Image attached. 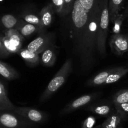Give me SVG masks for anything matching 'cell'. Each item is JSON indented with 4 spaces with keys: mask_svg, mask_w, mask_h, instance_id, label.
I'll return each mask as SVG.
<instances>
[{
    "mask_svg": "<svg viewBox=\"0 0 128 128\" xmlns=\"http://www.w3.org/2000/svg\"><path fill=\"white\" fill-rule=\"evenodd\" d=\"M123 118L116 111L107 118L106 120L102 124L101 128H118L120 127Z\"/></svg>",
    "mask_w": 128,
    "mask_h": 128,
    "instance_id": "2e32d148",
    "label": "cell"
},
{
    "mask_svg": "<svg viewBox=\"0 0 128 128\" xmlns=\"http://www.w3.org/2000/svg\"><path fill=\"white\" fill-rule=\"evenodd\" d=\"M124 21V16L122 14H118L113 20L112 22L114 24L112 28V31L114 34H120L121 28Z\"/></svg>",
    "mask_w": 128,
    "mask_h": 128,
    "instance_id": "603a6c76",
    "label": "cell"
},
{
    "mask_svg": "<svg viewBox=\"0 0 128 128\" xmlns=\"http://www.w3.org/2000/svg\"><path fill=\"white\" fill-rule=\"evenodd\" d=\"M5 50L9 54H17L21 50L24 37L15 29L8 30L1 38Z\"/></svg>",
    "mask_w": 128,
    "mask_h": 128,
    "instance_id": "277c9868",
    "label": "cell"
},
{
    "mask_svg": "<svg viewBox=\"0 0 128 128\" xmlns=\"http://www.w3.org/2000/svg\"><path fill=\"white\" fill-rule=\"evenodd\" d=\"M102 0H96L90 11L75 0L70 18L61 27V45L69 51L73 71L78 75H86L97 63L100 57L97 49L98 28Z\"/></svg>",
    "mask_w": 128,
    "mask_h": 128,
    "instance_id": "6da1fadb",
    "label": "cell"
},
{
    "mask_svg": "<svg viewBox=\"0 0 128 128\" xmlns=\"http://www.w3.org/2000/svg\"><path fill=\"white\" fill-rule=\"evenodd\" d=\"M79 2L86 11H90L95 5L96 0H79Z\"/></svg>",
    "mask_w": 128,
    "mask_h": 128,
    "instance_id": "4316f807",
    "label": "cell"
},
{
    "mask_svg": "<svg viewBox=\"0 0 128 128\" xmlns=\"http://www.w3.org/2000/svg\"><path fill=\"white\" fill-rule=\"evenodd\" d=\"M108 3V0H102V10L98 28L97 49L99 56L102 59L104 58L106 55V40L110 20Z\"/></svg>",
    "mask_w": 128,
    "mask_h": 128,
    "instance_id": "3957f363",
    "label": "cell"
},
{
    "mask_svg": "<svg viewBox=\"0 0 128 128\" xmlns=\"http://www.w3.org/2000/svg\"><path fill=\"white\" fill-rule=\"evenodd\" d=\"M15 29L17 30L23 37H26L32 34L34 32L42 30V29L40 28L33 24L27 23L25 21H21L18 22L17 26Z\"/></svg>",
    "mask_w": 128,
    "mask_h": 128,
    "instance_id": "7c38bea8",
    "label": "cell"
},
{
    "mask_svg": "<svg viewBox=\"0 0 128 128\" xmlns=\"http://www.w3.org/2000/svg\"><path fill=\"white\" fill-rule=\"evenodd\" d=\"M72 71V61L71 59L69 58L65 61L60 70L49 82L40 98V101L42 102H45L50 98L65 83L67 79Z\"/></svg>",
    "mask_w": 128,
    "mask_h": 128,
    "instance_id": "7a4b0ae2",
    "label": "cell"
},
{
    "mask_svg": "<svg viewBox=\"0 0 128 128\" xmlns=\"http://www.w3.org/2000/svg\"><path fill=\"white\" fill-rule=\"evenodd\" d=\"M13 111L31 123H43L47 118L45 113L31 108L15 107Z\"/></svg>",
    "mask_w": 128,
    "mask_h": 128,
    "instance_id": "52a82bcc",
    "label": "cell"
},
{
    "mask_svg": "<svg viewBox=\"0 0 128 128\" xmlns=\"http://www.w3.org/2000/svg\"><path fill=\"white\" fill-rule=\"evenodd\" d=\"M111 51L113 53L122 56L128 52V36L125 34H114L109 42Z\"/></svg>",
    "mask_w": 128,
    "mask_h": 128,
    "instance_id": "ba28073f",
    "label": "cell"
},
{
    "mask_svg": "<svg viewBox=\"0 0 128 128\" xmlns=\"http://www.w3.org/2000/svg\"><path fill=\"white\" fill-rule=\"evenodd\" d=\"M2 1H3V0H0V2H1Z\"/></svg>",
    "mask_w": 128,
    "mask_h": 128,
    "instance_id": "d6a6232c",
    "label": "cell"
},
{
    "mask_svg": "<svg viewBox=\"0 0 128 128\" xmlns=\"http://www.w3.org/2000/svg\"><path fill=\"white\" fill-rule=\"evenodd\" d=\"M55 12L60 14L64 6V0H51Z\"/></svg>",
    "mask_w": 128,
    "mask_h": 128,
    "instance_id": "83f0119b",
    "label": "cell"
},
{
    "mask_svg": "<svg viewBox=\"0 0 128 128\" xmlns=\"http://www.w3.org/2000/svg\"><path fill=\"white\" fill-rule=\"evenodd\" d=\"M9 54H10L5 50V47L3 46V44L2 42V41H1V39L0 38V56L1 57H6V56H8Z\"/></svg>",
    "mask_w": 128,
    "mask_h": 128,
    "instance_id": "f546056e",
    "label": "cell"
},
{
    "mask_svg": "<svg viewBox=\"0 0 128 128\" xmlns=\"http://www.w3.org/2000/svg\"><path fill=\"white\" fill-rule=\"evenodd\" d=\"M17 54L21 56V58L25 61V62L28 65L32 67L37 66L40 62L39 54L31 52L26 50V48L21 49Z\"/></svg>",
    "mask_w": 128,
    "mask_h": 128,
    "instance_id": "8fae6325",
    "label": "cell"
},
{
    "mask_svg": "<svg viewBox=\"0 0 128 128\" xmlns=\"http://www.w3.org/2000/svg\"><path fill=\"white\" fill-rule=\"evenodd\" d=\"M113 70H114V68L109 69V70H105V71L100 72L95 77L93 78L92 80H90L87 82V85L89 86H97L104 84L108 76L112 72Z\"/></svg>",
    "mask_w": 128,
    "mask_h": 128,
    "instance_id": "e0dca14e",
    "label": "cell"
},
{
    "mask_svg": "<svg viewBox=\"0 0 128 128\" xmlns=\"http://www.w3.org/2000/svg\"><path fill=\"white\" fill-rule=\"evenodd\" d=\"M114 105H119L128 102V89L123 90L118 92L113 98Z\"/></svg>",
    "mask_w": 128,
    "mask_h": 128,
    "instance_id": "44dd1931",
    "label": "cell"
},
{
    "mask_svg": "<svg viewBox=\"0 0 128 128\" xmlns=\"http://www.w3.org/2000/svg\"><path fill=\"white\" fill-rule=\"evenodd\" d=\"M55 41V34H43L30 42L26 49L37 54H40L49 47L54 46Z\"/></svg>",
    "mask_w": 128,
    "mask_h": 128,
    "instance_id": "5b68a950",
    "label": "cell"
},
{
    "mask_svg": "<svg viewBox=\"0 0 128 128\" xmlns=\"http://www.w3.org/2000/svg\"><path fill=\"white\" fill-rule=\"evenodd\" d=\"M118 128H122V127H119Z\"/></svg>",
    "mask_w": 128,
    "mask_h": 128,
    "instance_id": "836d02e7",
    "label": "cell"
},
{
    "mask_svg": "<svg viewBox=\"0 0 128 128\" xmlns=\"http://www.w3.org/2000/svg\"><path fill=\"white\" fill-rule=\"evenodd\" d=\"M123 2L124 0H109L108 8H109L110 20L112 22L114 18L119 14V12L121 9Z\"/></svg>",
    "mask_w": 128,
    "mask_h": 128,
    "instance_id": "ac0fdd59",
    "label": "cell"
},
{
    "mask_svg": "<svg viewBox=\"0 0 128 128\" xmlns=\"http://www.w3.org/2000/svg\"><path fill=\"white\" fill-rule=\"evenodd\" d=\"M55 51H56V46L54 45L49 47L41 53L40 61L43 66L46 67H51L53 66L56 60Z\"/></svg>",
    "mask_w": 128,
    "mask_h": 128,
    "instance_id": "30bf717a",
    "label": "cell"
},
{
    "mask_svg": "<svg viewBox=\"0 0 128 128\" xmlns=\"http://www.w3.org/2000/svg\"><path fill=\"white\" fill-rule=\"evenodd\" d=\"M0 75L7 80H16L19 74L10 65L0 61Z\"/></svg>",
    "mask_w": 128,
    "mask_h": 128,
    "instance_id": "5bb4252c",
    "label": "cell"
},
{
    "mask_svg": "<svg viewBox=\"0 0 128 128\" xmlns=\"http://www.w3.org/2000/svg\"><path fill=\"white\" fill-rule=\"evenodd\" d=\"M128 73V68L124 67H118L114 68L104 84H110L117 82Z\"/></svg>",
    "mask_w": 128,
    "mask_h": 128,
    "instance_id": "4fadbf2b",
    "label": "cell"
},
{
    "mask_svg": "<svg viewBox=\"0 0 128 128\" xmlns=\"http://www.w3.org/2000/svg\"><path fill=\"white\" fill-rule=\"evenodd\" d=\"M96 120L93 116H89L83 122L81 128H93L95 126Z\"/></svg>",
    "mask_w": 128,
    "mask_h": 128,
    "instance_id": "f1b7e54d",
    "label": "cell"
},
{
    "mask_svg": "<svg viewBox=\"0 0 128 128\" xmlns=\"http://www.w3.org/2000/svg\"><path fill=\"white\" fill-rule=\"evenodd\" d=\"M15 107L8 98L0 96V111H13Z\"/></svg>",
    "mask_w": 128,
    "mask_h": 128,
    "instance_id": "cb8c5ba5",
    "label": "cell"
},
{
    "mask_svg": "<svg viewBox=\"0 0 128 128\" xmlns=\"http://www.w3.org/2000/svg\"><path fill=\"white\" fill-rule=\"evenodd\" d=\"M0 125L6 128H30L31 122L15 113H2L0 114Z\"/></svg>",
    "mask_w": 128,
    "mask_h": 128,
    "instance_id": "8992f818",
    "label": "cell"
},
{
    "mask_svg": "<svg viewBox=\"0 0 128 128\" xmlns=\"http://www.w3.org/2000/svg\"><path fill=\"white\" fill-rule=\"evenodd\" d=\"M74 2V0H64V6L60 15L61 16H65L69 14L72 10Z\"/></svg>",
    "mask_w": 128,
    "mask_h": 128,
    "instance_id": "d4e9b609",
    "label": "cell"
},
{
    "mask_svg": "<svg viewBox=\"0 0 128 128\" xmlns=\"http://www.w3.org/2000/svg\"><path fill=\"white\" fill-rule=\"evenodd\" d=\"M1 23L3 25L4 27L7 30L13 29V28H16L17 26L18 20L15 16L11 14H5L1 18ZM14 28V29H15Z\"/></svg>",
    "mask_w": 128,
    "mask_h": 128,
    "instance_id": "ffe728a7",
    "label": "cell"
},
{
    "mask_svg": "<svg viewBox=\"0 0 128 128\" xmlns=\"http://www.w3.org/2000/svg\"><path fill=\"white\" fill-rule=\"evenodd\" d=\"M53 10L51 5L46 6L41 10L40 18L41 19L43 27H48L51 24L53 20Z\"/></svg>",
    "mask_w": 128,
    "mask_h": 128,
    "instance_id": "9a60e30c",
    "label": "cell"
},
{
    "mask_svg": "<svg viewBox=\"0 0 128 128\" xmlns=\"http://www.w3.org/2000/svg\"><path fill=\"white\" fill-rule=\"evenodd\" d=\"M115 109H116L117 112L119 114H120V116L123 118V119L127 114H128V102L127 103L115 105Z\"/></svg>",
    "mask_w": 128,
    "mask_h": 128,
    "instance_id": "484cf974",
    "label": "cell"
},
{
    "mask_svg": "<svg viewBox=\"0 0 128 128\" xmlns=\"http://www.w3.org/2000/svg\"><path fill=\"white\" fill-rule=\"evenodd\" d=\"M89 110L99 116H105L111 112L112 108L110 105L108 104L94 105L89 108Z\"/></svg>",
    "mask_w": 128,
    "mask_h": 128,
    "instance_id": "d6986e66",
    "label": "cell"
},
{
    "mask_svg": "<svg viewBox=\"0 0 128 128\" xmlns=\"http://www.w3.org/2000/svg\"><path fill=\"white\" fill-rule=\"evenodd\" d=\"M0 96L7 97L6 90H5V87H4L3 84L1 82H0Z\"/></svg>",
    "mask_w": 128,
    "mask_h": 128,
    "instance_id": "4dcf8cb0",
    "label": "cell"
},
{
    "mask_svg": "<svg viewBox=\"0 0 128 128\" xmlns=\"http://www.w3.org/2000/svg\"><path fill=\"white\" fill-rule=\"evenodd\" d=\"M23 18L24 21L27 23L35 25V26L40 28L42 30L44 28L42 26V24H41V19H40V16L33 14H28L23 16Z\"/></svg>",
    "mask_w": 128,
    "mask_h": 128,
    "instance_id": "7402d4cb",
    "label": "cell"
},
{
    "mask_svg": "<svg viewBox=\"0 0 128 128\" xmlns=\"http://www.w3.org/2000/svg\"><path fill=\"white\" fill-rule=\"evenodd\" d=\"M95 96V94H88L84 95V96H81L77 100H74L72 102L67 105L63 110H62L61 113L62 114H66L70 113V112H73L75 110L87 104L89 102H91Z\"/></svg>",
    "mask_w": 128,
    "mask_h": 128,
    "instance_id": "9c48e42d",
    "label": "cell"
},
{
    "mask_svg": "<svg viewBox=\"0 0 128 128\" xmlns=\"http://www.w3.org/2000/svg\"><path fill=\"white\" fill-rule=\"evenodd\" d=\"M125 13H126V15H127V16H128V8L127 9L126 12H125Z\"/></svg>",
    "mask_w": 128,
    "mask_h": 128,
    "instance_id": "1f68e13d",
    "label": "cell"
}]
</instances>
